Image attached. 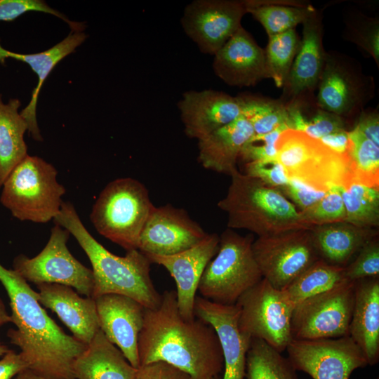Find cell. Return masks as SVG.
<instances>
[{"instance_id":"603a6c76","label":"cell","mask_w":379,"mask_h":379,"mask_svg":"<svg viewBox=\"0 0 379 379\" xmlns=\"http://www.w3.org/2000/svg\"><path fill=\"white\" fill-rule=\"evenodd\" d=\"M87 38L82 31H71L61 41L44 51L22 54L7 50L0 44V62L5 64L7 58H13L27 63L38 77V83L33 90L28 105L20 111V114L27 125V132L36 141H42L36 119V106L40 90L55 65L68 55L73 53Z\"/></svg>"},{"instance_id":"8992f818","label":"cell","mask_w":379,"mask_h":379,"mask_svg":"<svg viewBox=\"0 0 379 379\" xmlns=\"http://www.w3.org/2000/svg\"><path fill=\"white\" fill-rule=\"evenodd\" d=\"M57 175L51 164L27 155L4 181L0 201L20 220L48 222L58 215L65 193Z\"/></svg>"},{"instance_id":"ac0fdd59","label":"cell","mask_w":379,"mask_h":379,"mask_svg":"<svg viewBox=\"0 0 379 379\" xmlns=\"http://www.w3.org/2000/svg\"><path fill=\"white\" fill-rule=\"evenodd\" d=\"M100 329L135 368L140 367L138 342L145 307L123 295L105 294L94 298Z\"/></svg>"},{"instance_id":"74e56055","label":"cell","mask_w":379,"mask_h":379,"mask_svg":"<svg viewBox=\"0 0 379 379\" xmlns=\"http://www.w3.org/2000/svg\"><path fill=\"white\" fill-rule=\"evenodd\" d=\"M342 187H333L324 197L311 207L300 211L304 221L310 227L344 222L346 211L341 194Z\"/></svg>"},{"instance_id":"60d3db41","label":"cell","mask_w":379,"mask_h":379,"mask_svg":"<svg viewBox=\"0 0 379 379\" xmlns=\"http://www.w3.org/2000/svg\"><path fill=\"white\" fill-rule=\"evenodd\" d=\"M347 38L364 49L379 64V25L375 19L363 17L347 24Z\"/></svg>"},{"instance_id":"6da1fadb","label":"cell","mask_w":379,"mask_h":379,"mask_svg":"<svg viewBox=\"0 0 379 379\" xmlns=\"http://www.w3.org/2000/svg\"><path fill=\"white\" fill-rule=\"evenodd\" d=\"M138 349L140 366L164 361L192 379H220L223 372L222 350L214 329L197 317L185 319L173 290L164 292L156 309H145Z\"/></svg>"},{"instance_id":"f35d334b","label":"cell","mask_w":379,"mask_h":379,"mask_svg":"<svg viewBox=\"0 0 379 379\" xmlns=\"http://www.w3.org/2000/svg\"><path fill=\"white\" fill-rule=\"evenodd\" d=\"M29 11L43 12L54 15L67 23L72 31L84 32L86 28L84 22L70 20L42 0H0V22L13 21Z\"/></svg>"},{"instance_id":"8fae6325","label":"cell","mask_w":379,"mask_h":379,"mask_svg":"<svg viewBox=\"0 0 379 379\" xmlns=\"http://www.w3.org/2000/svg\"><path fill=\"white\" fill-rule=\"evenodd\" d=\"M252 249L262 278L279 290L320 259L310 229L258 237Z\"/></svg>"},{"instance_id":"c3c4849f","label":"cell","mask_w":379,"mask_h":379,"mask_svg":"<svg viewBox=\"0 0 379 379\" xmlns=\"http://www.w3.org/2000/svg\"><path fill=\"white\" fill-rule=\"evenodd\" d=\"M319 140L333 151L341 154L348 155L351 146L348 131L341 130L324 135Z\"/></svg>"},{"instance_id":"f907efd6","label":"cell","mask_w":379,"mask_h":379,"mask_svg":"<svg viewBox=\"0 0 379 379\" xmlns=\"http://www.w3.org/2000/svg\"><path fill=\"white\" fill-rule=\"evenodd\" d=\"M13 379H48L40 376L29 369H25L18 373Z\"/></svg>"},{"instance_id":"f1b7e54d","label":"cell","mask_w":379,"mask_h":379,"mask_svg":"<svg viewBox=\"0 0 379 379\" xmlns=\"http://www.w3.org/2000/svg\"><path fill=\"white\" fill-rule=\"evenodd\" d=\"M21 102H5L0 93V188L11 171L28 155L24 135L27 125L20 114Z\"/></svg>"},{"instance_id":"7dc6e473","label":"cell","mask_w":379,"mask_h":379,"mask_svg":"<svg viewBox=\"0 0 379 379\" xmlns=\"http://www.w3.org/2000/svg\"><path fill=\"white\" fill-rule=\"evenodd\" d=\"M354 128L363 136L379 147V117L376 111L363 112Z\"/></svg>"},{"instance_id":"f6af8a7d","label":"cell","mask_w":379,"mask_h":379,"mask_svg":"<svg viewBox=\"0 0 379 379\" xmlns=\"http://www.w3.org/2000/svg\"><path fill=\"white\" fill-rule=\"evenodd\" d=\"M135 379H192L187 373L164 361L140 366Z\"/></svg>"},{"instance_id":"8d00e7d4","label":"cell","mask_w":379,"mask_h":379,"mask_svg":"<svg viewBox=\"0 0 379 379\" xmlns=\"http://www.w3.org/2000/svg\"><path fill=\"white\" fill-rule=\"evenodd\" d=\"M288 112L289 129L303 132L318 140L328 134L345 130L343 117L321 109H318L310 120L305 119L295 105H288Z\"/></svg>"},{"instance_id":"4fadbf2b","label":"cell","mask_w":379,"mask_h":379,"mask_svg":"<svg viewBox=\"0 0 379 379\" xmlns=\"http://www.w3.org/2000/svg\"><path fill=\"white\" fill-rule=\"evenodd\" d=\"M286 350L294 369L312 379H349L354 370L368 365L362 351L350 335L292 340Z\"/></svg>"},{"instance_id":"277c9868","label":"cell","mask_w":379,"mask_h":379,"mask_svg":"<svg viewBox=\"0 0 379 379\" xmlns=\"http://www.w3.org/2000/svg\"><path fill=\"white\" fill-rule=\"evenodd\" d=\"M230 175L227 194L218 203L227 215L228 228L247 230L258 237L312 228L279 189L237 168Z\"/></svg>"},{"instance_id":"2e32d148","label":"cell","mask_w":379,"mask_h":379,"mask_svg":"<svg viewBox=\"0 0 379 379\" xmlns=\"http://www.w3.org/2000/svg\"><path fill=\"white\" fill-rule=\"evenodd\" d=\"M220 236L207 235L197 244L182 252L171 255H145L152 263L163 266L176 284L177 306L186 319L195 318L194 307L196 293L204 271L216 255Z\"/></svg>"},{"instance_id":"30bf717a","label":"cell","mask_w":379,"mask_h":379,"mask_svg":"<svg viewBox=\"0 0 379 379\" xmlns=\"http://www.w3.org/2000/svg\"><path fill=\"white\" fill-rule=\"evenodd\" d=\"M69 234L67 230L55 225L43 250L31 258L18 255L13 260V269L27 281L36 285L42 283L62 284L92 298L93 271L69 252L67 246Z\"/></svg>"},{"instance_id":"83f0119b","label":"cell","mask_w":379,"mask_h":379,"mask_svg":"<svg viewBox=\"0 0 379 379\" xmlns=\"http://www.w3.org/2000/svg\"><path fill=\"white\" fill-rule=\"evenodd\" d=\"M137 371L100 329L73 364L75 379H135Z\"/></svg>"},{"instance_id":"e0dca14e","label":"cell","mask_w":379,"mask_h":379,"mask_svg":"<svg viewBox=\"0 0 379 379\" xmlns=\"http://www.w3.org/2000/svg\"><path fill=\"white\" fill-rule=\"evenodd\" d=\"M194 314L209 324L218 338L224 361L220 379H246V355L252 339L239 328L238 307L197 296Z\"/></svg>"},{"instance_id":"5bb4252c","label":"cell","mask_w":379,"mask_h":379,"mask_svg":"<svg viewBox=\"0 0 379 379\" xmlns=\"http://www.w3.org/2000/svg\"><path fill=\"white\" fill-rule=\"evenodd\" d=\"M246 1L196 0L185 8V32L206 54L215 55L241 27Z\"/></svg>"},{"instance_id":"7402d4cb","label":"cell","mask_w":379,"mask_h":379,"mask_svg":"<svg viewBox=\"0 0 379 379\" xmlns=\"http://www.w3.org/2000/svg\"><path fill=\"white\" fill-rule=\"evenodd\" d=\"M36 286L40 304L55 312L76 339L88 345L100 330L95 300L82 298L72 287L62 284Z\"/></svg>"},{"instance_id":"d4e9b609","label":"cell","mask_w":379,"mask_h":379,"mask_svg":"<svg viewBox=\"0 0 379 379\" xmlns=\"http://www.w3.org/2000/svg\"><path fill=\"white\" fill-rule=\"evenodd\" d=\"M302 25V39L284 86L287 94L293 97L312 90L319 84L326 58L320 13L314 10Z\"/></svg>"},{"instance_id":"9c48e42d","label":"cell","mask_w":379,"mask_h":379,"mask_svg":"<svg viewBox=\"0 0 379 379\" xmlns=\"http://www.w3.org/2000/svg\"><path fill=\"white\" fill-rule=\"evenodd\" d=\"M240 331L251 339L263 340L279 352L293 340L291 319L295 305L286 293L262 278L235 304Z\"/></svg>"},{"instance_id":"4316f807","label":"cell","mask_w":379,"mask_h":379,"mask_svg":"<svg viewBox=\"0 0 379 379\" xmlns=\"http://www.w3.org/2000/svg\"><path fill=\"white\" fill-rule=\"evenodd\" d=\"M310 230L319 258L343 267L368 241L378 236L375 230L359 227L345 221L314 226Z\"/></svg>"},{"instance_id":"7bdbcfd3","label":"cell","mask_w":379,"mask_h":379,"mask_svg":"<svg viewBox=\"0 0 379 379\" xmlns=\"http://www.w3.org/2000/svg\"><path fill=\"white\" fill-rule=\"evenodd\" d=\"M244 173L246 175L279 190L284 187L289 180L277 158L246 163Z\"/></svg>"},{"instance_id":"52a82bcc","label":"cell","mask_w":379,"mask_h":379,"mask_svg":"<svg viewBox=\"0 0 379 379\" xmlns=\"http://www.w3.org/2000/svg\"><path fill=\"white\" fill-rule=\"evenodd\" d=\"M154 206L143 184L120 178L101 191L90 218L100 235L128 251L138 249L141 232Z\"/></svg>"},{"instance_id":"1f68e13d","label":"cell","mask_w":379,"mask_h":379,"mask_svg":"<svg viewBox=\"0 0 379 379\" xmlns=\"http://www.w3.org/2000/svg\"><path fill=\"white\" fill-rule=\"evenodd\" d=\"M246 379H298L288 359L265 342L252 339L246 355Z\"/></svg>"},{"instance_id":"ffe728a7","label":"cell","mask_w":379,"mask_h":379,"mask_svg":"<svg viewBox=\"0 0 379 379\" xmlns=\"http://www.w3.org/2000/svg\"><path fill=\"white\" fill-rule=\"evenodd\" d=\"M365 77L342 58L326 53L319 81L317 102L320 109L340 117L359 109L368 95Z\"/></svg>"},{"instance_id":"7a4b0ae2","label":"cell","mask_w":379,"mask_h":379,"mask_svg":"<svg viewBox=\"0 0 379 379\" xmlns=\"http://www.w3.org/2000/svg\"><path fill=\"white\" fill-rule=\"evenodd\" d=\"M0 282L17 327L10 328L7 336L20 349L28 369L48 379H75L73 364L87 345L65 333L41 307L37 292L15 270L1 263Z\"/></svg>"},{"instance_id":"9a60e30c","label":"cell","mask_w":379,"mask_h":379,"mask_svg":"<svg viewBox=\"0 0 379 379\" xmlns=\"http://www.w3.org/2000/svg\"><path fill=\"white\" fill-rule=\"evenodd\" d=\"M183 208L154 206L141 232L138 249L145 255H171L187 250L206 235Z\"/></svg>"},{"instance_id":"3957f363","label":"cell","mask_w":379,"mask_h":379,"mask_svg":"<svg viewBox=\"0 0 379 379\" xmlns=\"http://www.w3.org/2000/svg\"><path fill=\"white\" fill-rule=\"evenodd\" d=\"M53 220L75 238L88 256L94 279L93 299L113 293L128 296L145 309L159 307L161 295L152 283V262L144 253L133 249L124 256H118L109 251L90 234L69 202L62 203Z\"/></svg>"},{"instance_id":"ba28073f","label":"cell","mask_w":379,"mask_h":379,"mask_svg":"<svg viewBox=\"0 0 379 379\" xmlns=\"http://www.w3.org/2000/svg\"><path fill=\"white\" fill-rule=\"evenodd\" d=\"M253 234L241 236L227 228L220 236L216 255L201 277L198 291L202 298L232 305L262 276L252 249Z\"/></svg>"},{"instance_id":"681fc988","label":"cell","mask_w":379,"mask_h":379,"mask_svg":"<svg viewBox=\"0 0 379 379\" xmlns=\"http://www.w3.org/2000/svg\"><path fill=\"white\" fill-rule=\"evenodd\" d=\"M10 322H12L11 317L8 314L6 306L0 298V327Z\"/></svg>"},{"instance_id":"f546056e","label":"cell","mask_w":379,"mask_h":379,"mask_svg":"<svg viewBox=\"0 0 379 379\" xmlns=\"http://www.w3.org/2000/svg\"><path fill=\"white\" fill-rule=\"evenodd\" d=\"M247 13L265 28L268 36L295 29L315 10L311 5L288 1H246Z\"/></svg>"},{"instance_id":"d6a6232c","label":"cell","mask_w":379,"mask_h":379,"mask_svg":"<svg viewBox=\"0 0 379 379\" xmlns=\"http://www.w3.org/2000/svg\"><path fill=\"white\" fill-rule=\"evenodd\" d=\"M346 211L345 222L373 229L379 225V187L352 182L341 188Z\"/></svg>"},{"instance_id":"b9f144b4","label":"cell","mask_w":379,"mask_h":379,"mask_svg":"<svg viewBox=\"0 0 379 379\" xmlns=\"http://www.w3.org/2000/svg\"><path fill=\"white\" fill-rule=\"evenodd\" d=\"M287 126H282L277 129L265 134H255L243 146L239 159L246 164L253 161L276 159V142L279 135L288 129Z\"/></svg>"},{"instance_id":"ab89813d","label":"cell","mask_w":379,"mask_h":379,"mask_svg":"<svg viewBox=\"0 0 379 379\" xmlns=\"http://www.w3.org/2000/svg\"><path fill=\"white\" fill-rule=\"evenodd\" d=\"M346 277L355 281L366 278L379 277V241L375 237L358 252L352 262L345 267Z\"/></svg>"},{"instance_id":"44dd1931","label":"cell","mask_w":379,"mask_h":379,"mask_svg":"<svg viewBox=\"0 0 379 379\" xmlns=\"http://www.w3.org/2000/svg\"><path fill=\"white\" fill-rule=\"evenodd\" d=\"M213 68L225 83L238 87L270 78L265 50L242 26L214 55Z\"/></svg>"},{"instance_id":"4dcf8cb0","label":"cell","mask_w":379,"mask_h":379,"mask_svg":"<svg viewBox=\"0 0 379 379\" xmlns=\"http://www.w3.org/2000/svg\"><path fill=\"white\" fill-rule=\"evenodd\" d=\"M347 281L345 267L319 259L283 291L295 306L312 296L331 290Z\"/></svg>"},{"instance_id":"816d5d0a","label":"cell","mask_w":379,"mask_h":379,"mask_svg":"<svg viewBox=\"0 0 379 379\" xmlns=\"http://www.w3.org/2000/svg\"><path fill=\"white\" fill-rule=\"evenodd\" d=\"M10 349L8 347L7 345H4L0 341V357H3L4 354H6Z\"/></svg>"},{"instance_id":"484cf974","label":"cell","mask_w":379,"mask_h":379,"mask_svg":"<svg viewBox=\"0 0 379 379\" xmlns=\"http://www.w3.org/2000/svg\"><path fill=\"white\" fill-rule=\"evenodd\" d=\"M254 135L249 121L241 115L198 140V161L206 169L230 174L237 168L243 146Z\"/></svg>"},{"instance_id":"cb8c5ba5","label":"cell","mask_w":379,"mask_h":379,"mask_svg":"<svg viewBox=\"0 0 379 379\" xmlns=\"http://www.w3.org/2000/svg\"><path fill=\"white\" fill-rule=\"evenodd\" d=\"M349 335L362 351L368 365L379 361V277L354 281Z\"/></svg>"},{"instance_id":"e575fe53","label":"cell","mask_w":379,"mask_h":379,"mask_svg":"<svg viewBox=\"0 0 379 379\" xmlns=\"http://www.w3.org/2000/svg\"><path fill=\"white\" fill-rule=\"evenodd\" d=\"M351 146L348 153L353 182L379 187V147L355 128L349 131Z\"/></svg>"},{"instance_id":"7c38bea8","label":"cell","mask_w":379,"mask_h":379,"mask_svg":"<svg viewBox=\"0 0 379 379\" xmlns=\"http://www.w3.org/2000/svg\"><path fill=\"white\" fill-rule=\"evenodd\" d=\"M354 298V281H347L296 305L291 319L293 340L349 335Z\"/></svg>"},{"instance_id":"836d02e7","label":"cell","mask_w":379,"mask_h":379,"mask_svg":"<svg viewBox=\"0 0 379 379\" xmlns=\"http://www.w3.org/2000/svg\"><path fill=\"white\" fill-rule=\"evenodd\" d=\"M300 45L295 29L269 37L265 60L269 77L278 88L284 87Z\"/></svg>"},{"instance_id":"bcb514c9","label":"cell","mask_w":379,"mask_h":379,"mask_svg":"<svg viewBox=\"0 0 379 379\" xmlns=\"http://www.w3.org/2000/svg\"><path fill=\"white\" fill-rule=\"evenodd\" d=\"M27 368V364L22 354L10 350L0 359V379H13Z\"/></svg>"},{"instance_id":"ee69618b","label":"cell","mask_w":379,"mask_h":379,"mask_svg":"<svg viewBox=\"0 0 379 379\" xmlns=\"http://www.w3.org/2000/svg\"><path fill=\"white\" fill-rule=\"evenodd\" d=\"M279 190L298 206L300 211L311 207L326 194V192L317 191L291 179H289L288 183Z\"/></svg>"},{"instance_id":"5b68a950","label":"cell","mask_w":379,"mask_h":379,"mask_svg":"<svg viewBox=\"0 0 379 379\" xmlns=\"http://www.w3.org/2000/svg\"><path fill=\"white\" fill-rule=\"evenodd\" d=\"M277 159L288 179L317 191L346 187L353 182L348 155L339 154L303 132L284 131L276 142Z\"/></svg>"},{"instance_id":"d6986e66","label":"cell","mask_w":379,"mask_h":379,"mask_svg":"<svg viewBox=\"0 0 379 379\" xmlns=\"http://www.w3.org/2000/svg\"><path fill=\"white\" fill-rule=\"evenodd\" d=\"M178 107L185 134L197 140L242 115L239 97L211 89L184 93Z\"/></svg>"},{"instance_id":"d590c367","label":"cell","mask_w":379,"mask_h":379,"mask_svg":"<svg viewBox=\"0 0 379 379\" xmlns=\"http://www.w3.org/2000/svg\"><path fill=\"white\" fill-rule=\"evenodd\" d=\"M239 98L242 115L249 121L255 134L268 133L282 126H287L288 106L280 100L251 96Z\"/></svg>"}]
</instances>
